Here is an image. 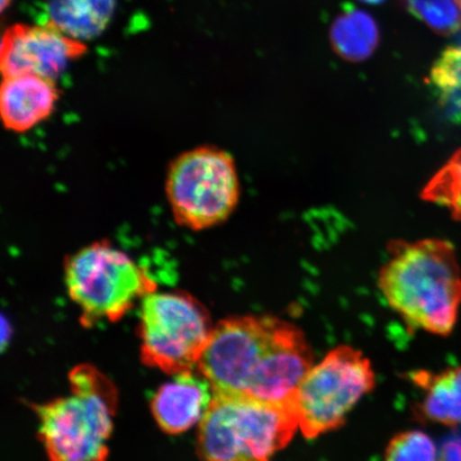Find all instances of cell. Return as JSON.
<instances>
[{
	"label": "cell",
	"instance_id": "obj_1",
	"mask_svg": "<svg viewBox=\"0 0 461 461\" xmlns=\"http://www.w3.org/2000/svg\"><path fill=\"white\" fill-rule=\"evenodd\" d=\"M313 351L303 332L275 316H236L218 322L198 362L212 393L281 402L293 399Z\"/></svg>",
	"mask_w": 461,
	"mask_h": 461
},
{
	"label": "cell",
	"instance_id": "obj_2",
	"mask_svg": "<svg viewBox=\"0 0 461 461\" xmlns=\"http://www.w3.org/2000/svg\"><path fill=\"white\" fill-rule=\"evenodd\" d=\"M378 275L390 307L413 330L448 336L461 307V270L449 241L393 240Z\"/></svg>",
	"mask_w": 461,
	"mask_h": 461
},
{
	"label": "cell",
	"instance_id": "obj_3",
	"mask_svg": "<svg viewBox=\"0 0 461 461\" xmlns=\"http://www.w3.org/2000/svg\"><path fill=\"white\" fill-rule=\"evenodd\" d=\"M298 429L293 399L273 402L212 393L199 423L197 453L212 461L267 460L291 442Z\"/></svg>",
	"mask_w": 461,
	"mask_h": 461
},
{
	"label": "cell",
	"instance_id": "obj_4",
	"mask_svg": "<svg viewBox=\"0 0 461 461\" xmlns=\"http://www.w3.org/2000/svg\"><path fill=\"white\" fill-rule=\"evenodd\" d=\"M72 395L37 406L40 438L50 459L97 461L107 457L117 393L91 366L70 374Z\"/></svg>",
	"mask_w": 461,
	"mask_h": 461
},
{
	"label": "cell",
	"instance_id": "obj_5",
	"mask_svg": "<svg viewBox=\"0 0 461 461\" xmlns=\"http://www.w3.org/2000/svg\"><path fill=\"white\" fill-rule=\"evenodd\" d=\"M166 194L180 226L199 230L227 221L240 199L233 158L212 146L178 155L167 172Z\"/></svg>",
	"mask_w": 461,
	"mask_h": 461
},
{
	"label": "cell",
	"instance_id": "obj_6",
	"mask_svg": "<svg viewBox=\"0 0 461 461\" xmlns=\"http://www.w3.org/2000/svg\"><path fill=\"white\" fill-rule=\"evenodd\" d=\"M375 384L376 375L360 350L348 345L332 349L310 368L293 396L299 429L314 439L339 429Z\"/></svg>",
	"mask_w": 461,
	"mask_h": 461
},
{
	"label": "cell",
	"instance_id": "obj_7",
	"mask_svg": "<svg viewBox=\"0 0 461 461\" xmlns=\"http://www.w3.org/2000/svg\"><path fill=\"white\" fill-rule=\"evenodd\" d=\"M214 326L206 310L182 293L146 294L141 304V358L171 375L192 371Z\"/></svg>",
	"mask_w": 461,
	"mask_h": 461
},
{
	"label": "cell",
	"instance_id": "obj_8",
	"mask_svg": "<svg viewBox=\"0 0 461 461\" xmlns=\"http://www.w3.org/2000/svg\"><path fill=\"white\" fill-rule=\"evenodd\" d=\"M66 282L71 298L90 321H118L137 297L149 293L141 269L106 241L86 246L68 258Z\"/></svg>",
	"mask_w": 461,
	"mask_h": 461
},
{
	"label": "cell",
	"instance_id": "obj_9",
	"mask_svg": "<svg viewBox=\"0 0 461 461\" xmlns=\"http://www.w3.org/2000/svg\"><path fill=\"white\" fill-rule=\"evenodd\" d=\"M86 51L85 42L66 36L49 23L15 24L3 34L0 68L3 77L33 74L56 80Z\"/></svg>",
	"mask_w": 461,
	"mask_h": 461
},
{
	"label": "cell",
	"instance_id": "obj_10",
	"mask_svg": "<svg viewBox=\"0 0 461 461\" xmlns=\"http://www.w3.org/2000/svg\"><path fill=\"white\" fill-rule=\"evenodd\" d=\"M59 90L56 80L33 74L3 77L0 86V115L5 129L26 132L54 113Z\"/></svg>",
	"mask_w": 461,
	"mask_h": 461
},
{
	"label": "cell",
	"instance_id": "obj_11",
	"mask_svg": "<svg viewBox=\"0 0 461 461\" xmlns=\"http://www.w3.org/2000/svg\"><path fill=\"white\" fill-rule=\"evenodd\" d=\"M152 400V412L159 428L176 435L200 423L212 399L211 384L203 375L192 371L175 375Z\"/></svg>",
	"mask_w": 461,
	"mask_h": 461
},
{
	"label": "cell",
	"instance_id": "obj_12",
	"mask_svg": "<svg viewBox=\"0 0 461 461\" xmlns=\"http://www.w3.org/2000/svg\"><path fill=\"white\" fill-rule=\"evenodd\" d=\"M48 22L78 41L101 36L112 22L115 0H50Z\"/></svg>",
	"mask_w": 461,
	"mask_h": 461
},
{
	"label": "cell",
	"instance_id": "obj_13",
	"mask_svg": "<svg viewBox=\"0 0 461 461\" xmlns=\"http://www.w3.org/2000/svg\"><path fill=\"white\" fill-rule=\"evenodd\" d=\"M412 378L425 390L420 411L426 420L461 425V366L436 375L419 372Z\"/></svg>",
	"mask_w": 461,
	"mask_h": 461
},
{
	"label": "cell",
	"instance_id": "obj_14",
	"mask_svg": "<svg viewBox=\"0 0 461 461\" xmlns=\"http://www.w3.org/2000/svg\"><path fill=\"white\" fill-rule=\"evenodd\" d=\"M380 39L376 21L366 11H346L334 20L330 40L334 51L344 60L360 62L370 58Z\"/></svg>",
	"mask_w": 461,
	"mask_h": 461
},
{
	"label": "cell",
	"instance_id": "obj_15",
	"mask_svg": "<svg viewBox=\"0 0 461 461\" xmlns=\"http://www.w3.org/2000/svg\"><path fill=\"white\" fill-rule=\"evenodd\" d=\"M429 84L446 118L461 124V46H449L432 66Z\"/></svg>",
	"mask_w": 461,
	"mask_h": 461
},
{
	"label": "cell",
	"instance_id": "obj_16",
	"mask_svg": "<svg viewBox=\"0 0 461 461\" xmlns=\"http://www.w3.org/2000/svg\"><path fill=\"white\" fill-rule=\"evenodd\" d=\"M420 195L446 206L455 221H461V149L436 173Z\"/></svg>",
	"mask_w": 461,
	"mask_h": 461
},
{
	"label": "cell",
	"instance_id": "obj_17",
	"mask_svg": "<svg viewBox=\"0 0 461 461\" xmlns=\"http://www.w3.org/2000/svg\"><path fill=\"white\" fill-rule=\"evenodd\" d=\"M402 4L438 34L449 36L461 28V10L456 0H402Z\"/></svg>",
	"mask_w": 461,
	"mask_h": 461
},
{
	"label": "cell",
	"instance_id": "obj_18",
	"mask_svg": "<svg viewBox=\"0 0 461 461\" xmlns=\"http://www.w3.org/2000/svg\"><path fill=\"white\" fill-rule=\"evenodd\" d=\"M438 448L431 438L420 430H408L392 438L384 451L387 460H435Z\"/></svg>",
	"mask_w": 461,
	"mask_h": 461
},
{
	"label": "cell",
	"instance_id": "obj_19",
	"mask_svg": "<svg viewBox=\"0 0 461 461\" xmlns=\"http://www.w3.org/2000/svg\"><path fill=\"white\" fill-rule=\"evenodd\" d=\"M440 458L446 460H461V438L451 439L442 446Z\"/></svg>",
	"mask_w": 461,
	"mask_h": 461
},
{
	"label": "cell",
	"instance_id": "obj_20",
	"mask_svg": "<svg viewBox=\"0 0 461 461\" xmlns=\"http://www.w3.org/2000/svg\"><path fill=\"white\" fill-rule=\"evenodd\" d=\"M363 3L376 5L384 2V0H361Z\"/></svg>",
	"mask_w": 461,
	"mask_h": 461
},
{
	"label": "cell",
	"instance_id": "obj_21",
	"mask_svg": "<svg viewBox=\"0 0 461 461\" xmlns=\"http://www.w3.org/2000/svg\"><path fill=\"white\" fill-rule=\"evenodd\" d=\"M10 3H11V0H2V11H5V9H7Z\"/></svg>",
	"mask_w": 461,
	"mask_h": 461
}]
</instances>
